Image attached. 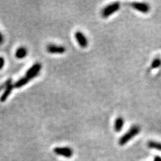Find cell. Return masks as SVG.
I'll return each instance as SVG.
<instances>
[{"instance_id":"cell-16","label":"cell","mask_w":161,"mask_h":161,"mask_svg":"<svg viewBox=\"0 0 161 161\" xmlns=\"http://www.w3.org/2000/svg\"><path fill=\"white\" fill-rule=\"evenodd\" d=\"M4 42V36L1 34V33L0 32V45H1Z\"/></svg>"},{"instance_id":"cell-6","label":"cell","mask_w":161,"mask_h":161,"mask_svg":"<svg viewBox=\"0 0 161 161\" xmlns=\"http://www.w3.org/2000/svg\"><path fill=\"white\" fill-rule=\"evenodd\" d=\"M132 6L136 10L144 14L148 13L150 10L149 5L146 3H144V2H133L132 4Z\"/></svg>"},{"instance_id":"cell-11","label":"cell","mask_w":161,"mask_h":161,"mask_svg":"<svg viewBox=\"0 0 161 161\" xmlns=\"http://www.w3.org/2000/svg\"><path fill=\"white\" fill-rule=\"evenodd\" d=\"M29 82V80L27 79V78L24 76V77L21 78V79H19L18 81H17L15 84L14 85V87H15V88H21V87H24V85H26Z\"/></svg>"},{"instance_id":"cell-14","label":"cell","mask_w":161,"mask_h":161,"mask_svg":"<svg viewBox=\"0 0 161 161\" xmlns=\"http://www.w3.org/2000/svg\"><path fill=\"white\" fill-rule=\"evenodd\" d=\"M10 83H12V79H9V80H7L6 82H5L4 84L0 85V92H1L4 89H6V87Z\"/></svg>"},{"instance_id":"cell-8","label":"cell","mask_w":161,"mask_h":161,"mask_svg":"<svg viewBox=\"0 0 161 161\" xmlns=\"http://www.w3.org/2000/svg\"><path fill=\"white\" fill-rule=\"evenodd\" d=\"M13 89H14V85H12V83L9 84L8 86L6 87V88L5 89L3 94H2L1 96L0 97V101L1 102L6 101L7 99L8 98V97L10 96Z\"/></svg>"},{"instance_id":"cell-12","label":"cell","mask_w":161,"mask_h":161,"mask_svg":"<svg viewBox=\"0 0 161 161\" xmlns=\"http://www.w3.org/2000/svg\"><path fill=\"white\" fill-rule=\"evenodd\" d=\"M148 146L150 148L161 151V143L155 142V141H149L148 142Z\"/></svg>"},{"instance_id":"cell-4","label":"cell","mask_w":161,"mask_h":161,"mask_svg":"<svg viewBox=\"0 0 161 161\" xmlns=\"http://www.w3.org/2000/svg\"><path fill=\"white\" fill-rule=\"evenodd\" d=\"M53 151L56 155L62 156L65 158L72 157L73 155V149L69 147H57Z\"/></svg>"},{"instance_id":"cell-2","label":"cell","mask_w":161,"mask_h":161,"mask_svg":"<svg viewBox=\"0 0 161 161\" xmlns=\"http://www.w3.org/2000/svg\"><path fill=\"white\" fill-rule=\"evenodd\" d=\"M119 8H120V3L119 2H114V3L107 5L102 9L101 16L104 18H108L109 16L118 11Z\"/></svg>"},{"instance_id":"cell-3","label":"cell","mask_w":161,"mask_h":161,"mask_svg":"<svg viewBox=\"0 0 161 161\" xmlns=\"http://www.w3.org/2000/svg\"><path fill=\"white\" fill-rule=\"evenodd\" d=\"M41 69H42V65L40 63H35L34 65L32 66L30 69L28 70V71L26 73L25 77L30 81L31 79H34L36 77L38 76L39 73L40 72Z\"/></svg>"},{"instance_id":"cell-10","label":"cell","mask_w":161,"mask_h":161,"mask_svg":"<svg viewBox=\"0 0 161 161\" xmlns=\"http://www.w3.org/2000/svg\"><path fill=\"white\" fill-rule=\"evenodd\" d=\"M27 55H28V50L25 47H19L16 51V57L19 59H22V58L26 57Z\"/></svg>"},{"instance_id":"cell-15","label":"cell","mask_w":161,"mask_h":161,"mask_svg":"<svg viewBox=\"0 0 161 161\" xmlns=\"http://www.w3.org/2000/svg\"><path fill=\"white\" fill-rule=\"evenodd\" d=\"M4 64H5L4 58L3 57H0V70H1L2 69V68L4 67Z\"/></svg>"},{"instance_id":"cell-9","label":"cell","mask_w":161,"mask_h":161,"mask_svg":"<svg viewBox=\"0 0 161 161\" xmlns=\"http://www.w3.org/2000/svg\"><path fill=\"white\" fill-rule=\"evenodd\" d=\"M124 125V119L121 117H118L117 118L115 124H114V129H115V131L116 132H119L121 130H122V128Z\"/></svg>"},{"instance_id":"cell-13","label":"cell","mask_w":161,"mask_h":161,"mask_svg":"<svg viewBox=\"0 0 161 161\" xmlns=\"http://www.w3.org/2000/svg\"><path fill=\"white\" fill-rule=\"evenodd\" d=\"M160 65H161V60L160 59V58H155L152 61V65H151V68H152V69H157V68L159 67Z\"/></svg>"},{"instance_id":"cell-7","label":"cell","mask_w":161,"mask_h":161,"mask_svg":"<svg viewBox=\"0 0 161 161\" xmlns=\"http://www.w3.org/2000/svg\"><path fill=\"white\" fill-rule=\"evenodd\" d=\"M46 50L51 54H63L66 52V48L63 46L49 45L46 47Z\"/></svg>"},{"instance_id":"cell-1","label":"cell","mask_w":161,"mask_h":161,"mask_svg":"<svg viewBox=\"0 0 161 161\" xmlns=\"http://www.w3.org/2000/svg\"><path fill=\"white\" fill-rule=\"evenodd\" d=\"M140 132V128L138 126H133L131 127L130 130H129L127 132L123 135L120 138L119 140V145L124 146L126 144L127 142H128L129 141L131 140V139H132L134 137H135L136 136H137Z\"/></svg>"},{"instance_id":"cell-5","label":"cell","mask_w":161,"mask_h":161,"mask_svg":"<svg viewBox=\"0 0 161 161\" xmlns=\"http://www.w3.org/2000/svg\"><path fill=\"white\" fill-rule=\"evenodd\" d=\"M75 37L80 47L83 48L87 47V46H88V40H87L86 36L83 34V32H81L80 31L76 32L75 34Z\"/></svg>"}]
</instances>
